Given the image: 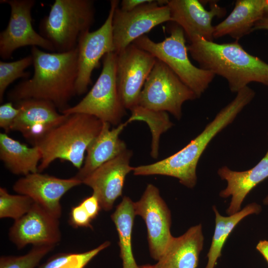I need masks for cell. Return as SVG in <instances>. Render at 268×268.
<instances>
[{"instance_id": "obj_18", "label": "cell", "mask_w": 268, "mask_h": 268, "mask_svg": "<svg viewBox=\"0 0 268 268\" xmlns=\"http://www.w3.org/2000/svg\"><path fill=\"white\" fill-rule=\"evenodd\" d=\"M172 22H175L184 31L190 40L198 36L206 40L213 41L214 26L212 20L215 16H223L226 12L224 7L213 3L209 10L205 9L197 0H169Z\"/></svg>"}, {"instance_id": "obj_36", "label": "cell", "mask_w": 268, "mask_h": 268, "mask_svg": "<svg viewBox=\"0 0 268 268\" xmlns=\"http://www.w3.org/2000/svg\"><path fill=\"white\" fill-rule=\"evenodd\" d=\"M260 29L268 30V15H264L262 19L256 23L253 29V31Z\"/></svg>"}, {"instance_id": "obj_24", "label": "cell", "mask_w": 268, "mask_h": 268, "mask_svg": "<svg viewBox=\"0 0 268 268\" xmlns=\"http://www.w3.org/2000/svg\"><path fill=\"white\" fill-rule=\"evenodd\" d=\"M215 213V229L210 248L207 253V263L205 268H214L221 256L223 247L229 235L236 226L244 218L262 210L260 205L256 202L250 203L238 212L228 216L221 215L215 206H213Z\"/></svg>"}, {"instance_id": "obj_17", "label": "cell", "mask_w": 268, "mask_h": 268, "mask_svg": "<svg viewBox=\"0 0 268 268\" xmlns=\"http://www.w3.org/2000/svg\"><path fill=\"white\" fill-rule=\"evenodd\" d=\"M15 103L19 112L11 131L20 132L33 144L67 117L58 113L56 106L47 100L30 98Z\"/></svg>"}, {"instance_id": "obj_33", "label": "cell", "mask_w": 268, "mask_h": 268, "mask_svg": "<svg viewBox=\"0 0 268 268\" xmlns=\"http://www.w3.org/2000/svg\"><path fill=\"white\" fill-rule=\"evenodd\" d=\"M80 203L85 208L92 220L97 217L101 208L99 200L94 194L84 199Z\"/></svg>"}, {"instance_id": "obj_21", "label": "cell", "mask_w": 268, "mask_h": 268, "mask_svg": "<svg viewBox=\"0 0 268 268\" xmlns=\"http://www.w3.org/2000/svg\"><path fill=\"white\" fill-rule=\"evenodd\" d=\"M203 241L201 224L190 227L181 236L172 237L153 268H197Z\"/></svg>"}, {"instance_id": "obj_31", "label": "cell", "mask_w": 268, "mask_h": 268, "mask_svg": "<svg viewBox=\"0 0 268 268\" xmlns=\"http://www.w3.org/2000/svg\"><path fill=\"white\" fill-rule=\"evenodd\" d=\"M19 112V109L9 101L0 106V127L5 133L11 131L13 122Z\"/></svg>"}, {"instance_id": "obj_5", "label": "cell", "mask_w": 268, "mask_h": 268, "mask_svg": "<svg viewBox=\"0 0 268 268\" xmlns=\"http://www.w3.org/2000/svg\"><path fill=\"white\" fill-rule=\"evenodd\" d=\"M94 14L93 0H55L48 15L40 21L39 34L52 44L55 52L70 51L89 31Z\"/></svg>"}, {"instance_id": "obj_39", "label": "cell", "mask_w": 268, "mask_h": 268, "mask_svg": "<svg viewBox=\"0 0 268 268\" xmlns=\"http://www.w3.org/2000/svg\"><path fill=\"white\" fill-rule=\"evenodd\" d=\"M264 203L266 204H268V196L265 199Z\"/></svg>"}, {"instance_id": "obj_22", "label": "cell", "mask_w": 268, "mask_h": 268, "mask_svg": "<svg viewBox=\"0 0 268 268\" xmlns=\"http://www.w3.org/2000/svg\"><path fill=\"white\" fill-rule=\"evenodd\" d=\"M265 15L264 0H238L228 16L214 26L213 38L228 35L238 41L253 31Z\"/></svg>"}, {"instance_id": "obj_7", "label": "cell", "mask_w": 268, "mask_h": 268, "mask_svg": "<svg viewBox=\"0 0 268 268\" xmlns=\"http://www.w3.org/2000/svg\"><path fill=\"white\" fill-rule=\"evenodd\" d=\"M117 55L111 52L103 58V67L95 83L77 104L61 113H83L94 116L103 122L119 125L125 115L118 91L116 69Z\"/></svg>"}, {"instance_id": "obj_34", "label": "cell", "mask_w": 268, "mask_h": 268, "mask_svg": "<svg viewBox=\"0 0 268 268\" xmlns=\"http://www.w3.org/2000/svg\"><path fill=\"white\" fill-rule=\"evenodd\" d=\"M152 0H123L121 2L120 9L124 11H132L138 6L151 2Z\"/></svg>"}, {"instance_id": "obj_29", "label": "cell", "mask_w": 268, "mask_h": 268, "mask_svg": "<svg viewBox=\"0 0 268 268\" xmlns=\"http://www.w3.org/2000/svg\"><path fill=\"white\" fill-rule=\"evenodd\" d=\"M33 65L31 55L20 60L5 62L0 61V101H3L4 92L8 86L16 79L29 78L30 73L24 70Z\"/></svg>"}, {"instance_id": "obj_14", "label": "cell", "mask_w": 268, "mask_h": 268, "mask_svg": "<svg viewBox=\"0 0 268 268\" xmlns=\"http://www.w3.org/2000/svg\"><path fill=\"white\" fill-rule=\"evenodd\" d=\"M82 184L74 176L62 179L41 172L31 173L15 182L13 190L31 198L50 214L59 219L62 215L60 200L72 188Z\"/></svg>"}, {"instance_id": "obj_13", "label": "cell", "mask_w": 268, "mask_h": 268, "mask_svg": "<svg viewBox=\"0 0 268 268\" xmlns=\"http://www.w3.org/2000/svg\"><path fill=\"white\" fill-rule=\"evenodd\" d=\"M134 207L135 215L140 216L145 223L150 255L158 261L173 237L170 231V211L158 189L151 184L147 185L140 200L134 202Z\"/></svg>"}, {"instance_id": "obj_2", "label": "cell", "mask_w": 268, "mask_h": 268, "mask_svg": "<svg viewBox=\"0 0 268 268\" xmlns=\"http://www.w3.org/2000/svg\"><path fill=\"white\" fill-rule=\"evenodd\" d=\"M254 91L246 86L222 109L203 131L187 145L174 154L155 163L134 167L136 176L160 175L178 179L181 184L194 188L197 181V166L208 143L219 132L231 123L237 115L254 98Z\"/></svg>"}, {"instance_id": "obj_28", "label": "cell", "mask_w": 268, "mask_h": 268, "mask_svg": "<svg viewBox=\"0 0 268 268\" xmlns=\"http://www.w3.org/2000/svg\"><path fill=\"white\" fill-rule=\"evenodd\" d=\"M34 203L29 197L21 194L11 195L4 188H0V218L17 220L32 208Z\"/></svg>"}, {"instance_id": "obj_16", "label": "cell", "mask_w": 268, "mask_h": 268, "mask_svg": "<svg viewBox=\"0 0 268 268\" xmlns=\"http://www.w3.org/2000/svg\"><path fill=\"white\" fill-rule=\"evenodd\" d=\"M132 155V151L127 149L83 180L82 184L92 189L103 210H110L122 196L126 177L133 171L134 167L130 166Z\"/></svg>"}, {"instance_id": "obj_15", "label": "cell", "mask_w": 268, "mask_h": 268, "mask_svg": "<svg viewBox=\"0 0 268 268\" xmlns=\"http://www.w3.org/2000/svg\"><path fill=\"white\" fill-rule=\"evenodd\" d=\"M59 219L34 202L27 213L14 220L9 239L19 249L28 244L55 246L61 239Z\"/></svg>"}, {"instance_id": "obj_11", "label": "cell", "mask_w": 268, "mask_h": 268, "mask_svg": "<svg viewBox=\"0 0 268 268\" xmlns=\"http://www.w3.org/2000/svg\"><path fill=\"white\" fill-rule=\"evenodd\" d=\"M119 3V0H111L109 13L104 23L95 31L84 33L78 40L76 95H81L87 91L92 82V72L99 67L101 59L108 53L114 52L112 19Z\"/></svg>"}, {"instance_id": "obj_4", "label": "cell", "mask_w": 268, "mask_h": 268, "mask_svg": "<svg viewBox=\"0 0 268 268\" xmlns=\"http://www.w3.org/2000/svg\"><path fill=\"white\" fill-rule=\"evenodd\" d=\"M103 124L97 118L86 114L67 115L63 122L33 144L42 154L38 172H42L57 159L70 162L79 170L88 146L101 131Z\"/></svg>"}, {"instance_id": "obj_10", "label": "cell", "mask_w": 268, "mask_h": 268, "mask_svg": "<svg viewBox=\"0 0 268 268\" xmlns=\"http://www.w3.org/2000/svg\"><path fill=\"white\" fill-rule=\"evenodd\" d=\"M116 78L118 91L126 109L138 105L140 92L156 58L132 43L118 53Z\"/></svg>"}, {"instance_id": "obj_35", "label": "cell", "mask_w": 268, "mask_h": 268, "mask_svg": "<svg viewBox=\"0 0 268 268\" xmlns=\"http://www.w3.org/2000/svg\"><path fill=\"white\" fill-rule=\"evenodd\" d=\"M256 249L268 263V240L259 241L257 245Z\"/></svg>"}, {"instance_id": "obj_26", "label": "cell", "mask_w": 268, "mask_h": 268, "mask_svg": "<svg viewBox=\"0 0 268 268\" xmlns=\"http://www.w3.org/2000/svg\"><path fill=\"white\" fill-rule=\"evenodd\" d=\"M131 116L128 120L144 121L149 126L152 134L151 155L156 158L158 154L159 141L161 134L166 132L173 125L168 114L166 112L150 110L137 106L131 111Z\"/></svg>"}, {"instance_id": "obj_38", "label": "cell", "mask_w": 268, "mask_h": 268, "mask_svg": "<svg viewBox=\"0 0 268 268\" xmlns=\"http://www.w3.org/2000/svg\"><path fill=\"white\" fill-rule=\"evenodd\" d=\"M140 268H153V265H145L141 266H139Z\"/></svg>"}, {"instance_id": "obj_25", "label": "cell", "mask_w": 268, "mask_h": 268, "mask_svg": "<svg viewBox=\"0 0 268 268\" xmlns=\"http://www.w3.org/2000/svg\"><path fill=\"white\" fill-rule=\"evenodd\" d=\"M135 215L134 202L125 196L111 217L116 227L123 268H140L132 251V235Z\"/></svg>"}, {"instance_id": "obj_1", "label": "cell", "mask_w": 268, "mask_h": 268, "mask_svg": "<svg viewBox=\"0 0 268 268\" xmlns=\"http://www.w3.org/2000/svg\"><path fill=\"white\" fill-rule=\"evenodd\" d=\"M33 76L15 86L7 93L12 102L26 99H38L52 103L60 112L70 106L68 103L76 95L77 49L69 52H45L32 47Z\"/></svg>"}, {"instance_id": "obj_32", "label": "cell", "mask_w": 268, "mask_h": 268, "mask_svg": "<svg viewBox=\"0 0 268 268\" xmlns=\"http://www.w3.org/2000/svg\"><path fill=\"white\" fill-rule=\"evenodd\" d=\"M91 220L92 219L81 203L72 207L69 222L73 226L92 228Z\"/></svg>"}, {"instance_id": "obj_3", "label": "cell", "mask_w": 268, "mask_h": 268, "mask_svg": "<svg viewBox=\"0 0 268 268\" xmlns=\"http://www.w3.org/2000/svg\"><path fill=\"white\" fill-rule=\"evenodd\" d=\"M190 41L188 51L200 67L226 79L232 92L253 82L268 86V64L247 52L238 41L217 44L196 36Z\"/></svg>"}, {"instance_id": "obj_6", "label": "cell", "mask_w": 268, "mask_h": 268, "mask_svg": "<svg viewBox=\"0 0 268 268\" xmlns=\"http://www.w3.org/2000/svg\"><path fill=\"white\" fill-rule=\"evenodd\" d=\"M170 30V35L161 42H154L143 35L133 43L166 64L199 98L215 75L191 63L188 55L185 34L180 26L176 24Z\"/></svg>"}, {"instance_id": "obj_19", "label": "cell", "mask_w": 268, "mask_h": 268, "mask_svg": "<svg viewBox=\"0 0 268 268\" xmlns=\"http://www.w3.org/2000/svg\"><path fill=\"white\" fill-rule=\"evenodd\" d=\"M217 173L227 182L219 196L222 198L231 197L226 213L229 215L234 214L241 209L244 199L251 190L268 178V150L259 162L249 170L236 171L224 166L218 170Z\"/></svg>"}, {"instance_id": "obj_30", "label": "cell", "mask_w": 268, "mask_h": 268, "mask_svg": "<svg viewBox=\"0 0 268 268\" xmlns=\"http://www.w3.org/2000/svg\"><path fill=\"white\" fill-rule=\"evenodd\" d=\"M54 247L52 245L34 246L29 252L22 256H1L0 268H35Z\"/></svg>"}, {"instance_id": "obj_9", "label": "cell", "mask_w": 268, "mask_h": 268, "mask_svg": "<svg viewBox=\"0 0 268 268\" xmlns=\"http://www.w3.org/2000/svg\"><path fill=\"white\" fill-rule=\"evenodd\" d=\"M172 21L169 7L158 0L142 4L130 11H124L119 5L112 19L114 53L118 54L135 40L155 26Z\"/></svg>"}, {"instance_id": "obj_12", "label": "cell", "mask_w": 268, "mask_h": 268, "mask_svg": "<svg viewBox=\"0 0 268 268\" xmlns=\"http://www.w3.org/2000/svg\"><path fill=\"white\" fill-rule=\"evenodd\" d=\"M0 3L7 4L10 8L8 24L0 33L1 59H10L16 49L27 46L55 52L52 44L33 27L31 11L34 0H1Z\"/></svg>"}, {"instance_id": "obj_20", "label": "cell", "mask_w": 268, "mask_h": 268, "mask_svg": "<svg viewBox=\"0 0 268 268\" xmlns=\"http://www.w3.org/2000/svg\"><path fill=\"white\" fill-rule=\"evenodd\" d=\"M130 123L127 120L116 128L111 129L109 123L103 122L101 131L86 150V156L82 167L74 177L82 182L102 165L126 151L127 149L126 144L119 136Z\"/></svg>"}, {"instance_id": "obj_23", "label": "cell", "mask_w": 268, "mask_h": 268, "mask_svg": "<svg viewBox=\"0 0 268 268\" xmlns=\"http://www.w3.org/2000/svg\"><path fill=\"white\" fill-rule=\"evenodd\" d=\"M0 159L12 174L24 176L38 172L42 154L37 146L28 147L1 133Z\"/></svg>"}, {"instance_id": "obj_37", "label": "cell", "mask_w": 268, "mask_h": 268, "mask_svg": "<svg viewBox=\"0 0 268 268\" xmlns=\"http://www.w3.org/2000/svg\"><path fill=\"white\" fill-rule=\"evenodd\" d=\"M265 15H268V0H264Z\"/></svg>"}, {"instance_id": "obj_8", "label": "cell", "mask_w": 268, "mask_h": 268, "mask_svg": "<svg viewBox=\"0 0 268 268\" xmlns=\"http://www.w3.org/2000/svg\"><path fill=\"white\" fill-rule=\"evenodd\" d=\"M197 98L166 64L156 59L140 92L138 106L154 111L169 112L179 120L183 103Z\"/></svg>"}, {"instance_id": "obj_27", "label": "cell", "mask_w": 268, "mask_h": 268, "mask_svg": "<svg viewBox=\"0 0 268 268\" xmlns=\"http://www.w3.org/2000/svg\"><path fill=\"white\" fill-rule=\"evenodd\" d=\"M110 245L109 241H106L96 248L85 252L56 255L39 268H84L93 258Z\"/></svg>"}]
</instances>
